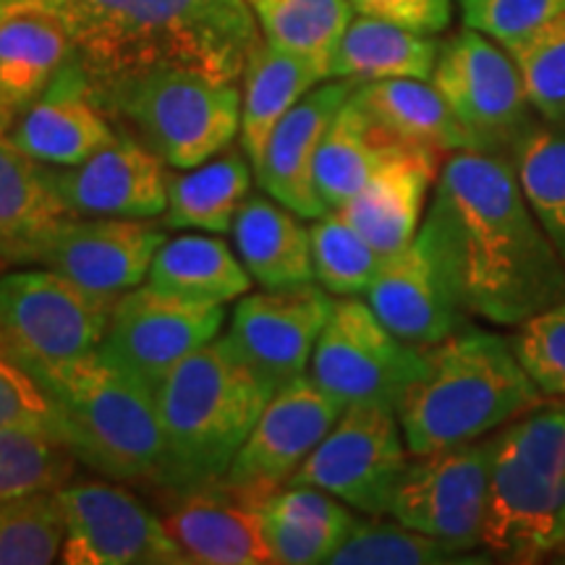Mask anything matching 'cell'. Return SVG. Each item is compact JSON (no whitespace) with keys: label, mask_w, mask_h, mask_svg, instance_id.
<instances>
[{"label":"cell","mask_w":565,"mask_h":565,"mask_svg":"<svg viewBox=\"0 0 565 565\" xmlns=\"http://www.w3.org/2000/svg\"><path fill=\"white\" fill-rule=\"evenodd\" d=\"M419 233L471 320L519 328L565 301V265L511 158L448 154Z\"/></svg>","instance_id":"cell-1"},{"label":"cell","mask_w":565,"mask_h":565,"mask_svg":"<svg viewBox=\"0 0 565 565\" xmlns=\"http://www.w3.org/2000/svg\"><path fill=\"white\" fill-rule=\"evenodd\" d=\"M58 13L95 92L183 68L238 84L263 38L246 0H42Z\"/></svg>","instance_id":"cell-2"},{"label":"cell","mask_w":565,"mask_h":565,"mask_svg":"<svg viewBox=\"0 0 565 565\" xmlns=\"http://www.w3.org/2000/svg\"><path fill=\"white\" fill-rule=\"evenodd\" d=\"M547 401L511 338L463 324L427 349V372L398 404L408 454L424 456L482 440Z\"/></svg>","instance_id":"cell-3"},{"label":"cell","mask_w":565,"mask_h":565,"mask_svg":"<svg viewBox=\"0 0 565 565\" xmlns=\"http://www.w3.org/2000/svg\"><path fill=\"white\" fill-rule=\"evenodd\" d=\"M154 401L162 429L158 490L183 494L225 482L270 393L217 335L166 374Z\"/></svg>","instance_id":"cell-4"},{"label":"cell","mask_w":565,"mask_h":565,"mask_svg":"<svg viewBox=\"0 0 565 565\" xmlns=\"http://www.w3.org/2000/svg\"><path fill=\"white\" fill-rule=\"evenodd\" d=\"M51 395L61 440L76 461L105 479L158 490L162 429L154 391L100 353L24 364Z\"/></svg>","instance_id":"cell-5"},{"label":"cell","mask_w":565,"mask_h":565,"mask_svg":"<svg viewBox=\"0 0 565 565\" xmlns=\"http://www.w3.org/2000/svg\"><path fill=\"white\" fill-rule=\"evenodd\" d=\"M565 545V401L547 398L494 433L482 550L536 563Z\"/></svg>","instance_id":"cell-6"},{"label":"cell","mask_w":565,"mask_h":565,"mask_svg":"<svg viewBox=\"0 0 565 565\" xmlns=\"http://www.w3.org/2000/svg\"><path fill=\"white\" fill-rule=\"evenodd\" d=\"M105 116L175 171L228 150L242 129L238 84L166 68L95 92Z\"/></svg>","instance_id":"cell-7"},{"label":"cell","mask_w":565,"mask_h":565,"mask_svg":"<svg viewBox=\"0 0 565 565\" xmlns=\"http://www.w3.org/2000/svg\"><path fill=\"white\" fill-rule=\"evenodd\" d=\"M424 372L427 349L395 335L359 296L333 303L309 364V377L343 406L374 404L395 412Z\"/></svg>","instance_id":"cell-8"},{"label":"cell","mask_w":565,"mask_h":565,"mask_svg":"<svg viewBox=\"0 0 565 565\" xmlns=\"http://www.w3.org/2000/svg\"><path fill=\"white\" fill-rule=\"evenodd\" d=\"M113 303L51 267L9 270L0 275V343L21 364L87 356L103 343Z\"/></svg>","instance_id":"cell-9"},{"label":"cell","mask_w":565,"mask_h":565,"mask_svg":"<svg viewBox=\"0 0 565 565\" xmlns=\"http://www.w3.org/2000/svg\"><path fill=\"white\" fill-rule=\"evenodd\" d=\"M429 82L469 134L475 152L511 158L540 118L511 53L469 26L440 42Z\"/></svg>","instance_id":"cell-10"},{"label":"cell","mask_w":565,"mask_h":565,"mask_svg":"<svg viewBox=\"0 0 565 565\" xmlns=\"http://www.w3.org/2000/svg\"><path fill=\"white\" fill-rule=\"evenodd\" d=\"M408 461L395 408L351 404L288 484L315 487L364 515H391Z\"/></svg>","instance_id":"cell-11"},{"label":"cell","mask_w":565,"mask_h":565,"mask_svg":"<svg viewBox=\"0 0 565 565\" xmlns=\"http://www.w3.org/2000/svg\"><path fill=\"white\" fill-rule=\"evenodd\" d=\"M223 303L162 291L150 282L121 294L97 353L147 387H158L175 364L221 335Z\"/></svg>","instance_id":"cell-12"},{"label":"cell","mask_w":565,"mask_h":565,"mask_svg":"<svg viewBox=\"0 0 565 565\" xmlns=\"http://www.w3.org/2000/svg\"><path fill=\"white\" fill-rule=\"evenodd\" d=\"M494 433L482 440L412 456L391 515L463 553L482 550Z\"/></svg>","instance_id":"cell-13"},{"label":"cell","mask_w":565,"mask_h":565,"mask_svg":"<svg viewBox=\"0 0 565 565\" xmlns=\"http://www.w3.org/2000/svg\"><path fill=\"white\" fill-rule=\"evenodd\" d=\"M66 565H189V557L137 494L113 479H71L61 490Z\"/></svg>","instance_id":"cell-14"},{"label":"cell","mask_w":565,"mask_h":565,"mask_svg":"<svg viewBox=\"0 0 565 565\" xmlns=\"http://www.w3.org/2000/svg\"><path fill=\"white\" fill-rule=\"evenodd\" d=\"M333 303L320 282L244 294L233 307L225 341L273 395L309 372Z\"/></svg>","instance_id":"cell-15"},{"label":"cell","mask_w":565,"mask_h":565,"mask_svg":"<svg viewBox=\"0 0 565 565\" xmlns=\"http://www.w3.org/2000/svg\"><path fill=\"white\" fill-rule=\"evenodd\" d=\"M343 408L341 401L309 377V372L280 387L270 395L242 450L233 458L225 484L257 498L286 487L333 429Z\"/></svg>","instance_id":"cell-16"},{"label":"cell","mask_w":565,"mask_h":565,"mask_svg":"<svg viewBox=\"0 0 565 565\" xmlns=\"http://www.w3.org/2000/svg\"><path fill=\"white\" fill-rule=\"evenodd\" d=\"M42 173L76 217L152 221L168 204L166 162L124 131L79 166H42Z\"/></svg>","instance_id":"cell-17"},{"label":"cell","mask_w":565,"mask_h":565,"mask_svg":"<svg viewBox=\"0 0 565 565\" xmlns=\"http://www.w3.org/2000/svg\"><path fill=\"white\" fill-rule=\"evenodd\" d=\"M162 244L166 231L150 221L68 215L42 246L38 265L118 299L145 282Z\"/></svg>","instance_id":"cell-18"},{"label":"cell","mask_w":565,"mask_h":565,"mask_svg":"<svg viewBox=\"0 0 565 565\" xmlns=\"http://www.w3.org/2000/svg\"><path fill=\"white\" fill-rule=\"evenodd\" d=\"M263 500L231 484L168 494V534L196 565H273L265 534Z\"/></svg>","instance_id":"cell-19"},{"label":"cell","mask_w":565,"mask_h":565,"mask_svg":"<svg viewBox=\"0 0 565 565\" xmlns=\"http://www.w3.org/2000/svg\"><path fill=\"white\" fill-rule=\"evenodd\" d=\"M116 134L118 129L97 103L87 71L71 58L38 100L21 113L9 137L42 166L71 168L110 145Z\"/></svg>","instance_id":"cell-20"},{"label":"cell","mask_w":565,"mask_h":565,"mask_svg":"<svg viewBox=\"0 0 565 565\" xmlns=\"http://www.w3.org/2000/svg\"><path fill=\"white\" fill-rule=\"evenodd\" d=\"M366 301L395 335L419 349L437 345L471 322L450 294L422 233L404 249L385 257L366 291Z\"/></svg>","instance_id":"cell-21"},{"label":"cell","mask_w":565,"mask_h":565,"mask_svg":"<svg viewBox=\"0 0 565 565\" xmlns=\"http://www.w3.org/2000/svg\"><path fill=\"white\" fill-rule=\"evenodd\" d=\"M443 162L445 154L427 147L391 141L362 192L338 212L383 257H391L412 244L419 233L424 207H427Z\"/></svg>","instance_id":"cell-22"},{"label":"cell","mask_w":565,"mask_h":565,"mask_svg":"<svg viewBox=\"0 0 565 565\" xmlns=\"http://www.w3.org/2000/svg\"><path fill=\"white\" fill-rule=\"evenodd\" d=\"M356 87L359 84L351 79H333L320 82L312 92H307L275 126L263 162L254 168V179L263 192L286 204L303 221H317L330 212L317 192L315 160L324 131Z\"/></svg>","instance_id":"cell-23"},{"label":"cell","mask_w":565,"mask_h":565,"mask_svg":"<svg viewBox=\"0 0 565 565\" xmlns=\"http://www.w3.org/2000/svg\"><path fill=\"white\" fill-rule=\"evenodd\" d=\"M74 58L63 19L42 0H0V131L9 134Z\"/></svg>","instance_id":"cell-24"},{"label":"cell","mask_w":565,"mask_h":565,"mask_svg":"<svg viewBox=\"0 0 565 565\" xmlns=\"http://www.w3.org/2000/svg\"><path fill=\"white\" fill-rule=\"evenodd\" d=\"M301 221L270 194H249L238 210L231 225L233 249L263 288L315 282L312 233Z\"/></svg>","instance_id":"cell-25"},{"label":"cell","mask_w":565,"mask_h":565,"mask_svg":"<svg viewBox=\"0 0 565 565\" xmlns=\"http://www.w3.org/2000/svg\"><path fill=\"white\" fill-rule=\"evenodd\" d=\"M66 217L42 162L0 131V265H38L42 246Z\"/></svg>","instance_id":"cell-26"},{"label":"cell","mask_w":565,"mask_h":565,"mask_svg":"<svg viewBox=\"0 0 565 565\" xmlns=\"http://www.w3.org/2000/svg\"><path fill=\"white\" fill-rule=\"evenodd\" d=\"M242 79L244 95L238 145L252 160V166L257 168L263 162L275 126L307 92H312L320 82H328V76L317 63L275 45L263 34L249 51Z\"/></svg>","instance_id":"cell-27"},{"label":"cell","mask_w":565,"mask_h":565,"mask_svg":"<svg viewBox=\"0 0 565 565\" xmlns=\"http://www.w3.org/2000/svg\"><path fill=\"white\" fill-rule=\"evenodd\" d=\"M353 100L385 139L408 147H427L448 158L471 150L469 134L456 121L433 82L380 79L353 89Z\"/></svg>","instance_id":"cell-28"},{"label":"cell","mask_w":565,"mask_h":565,"mask_svg":"<svg viewBox=\"0 0 565 565\" xmlns=\"http://www.w3.org/2000/svg\"><path fill=\"white\" fill-rule=\"evenodd\" d=\"M263 515L275 563L286 565L330 563L359 524V515L343 500L315 487L294 484L267 494Z\"/></svg>","instance_id":"cell-29"},{"label":"cell","mask_w":565,"mask_h":565,"mask_svg":"<svg viewBox=\"0 0 565 565\" xmlns=\"http://www.w3.org/2000/svg\"><path fill=\"white\" fill-rule=\"evenodd\" d=\"M254 166L242 145H231L202 166L168 175V204L162 228L228 233L252 194Z\"/></svg>","instance_id":"cell-30"},{"label":"cell","mask_w":565,"mask_h":565,"mask_svg":"<svg viewBox=\"0 0 565 565\" xmlns=\"http://www.w3.org/2000/svg\"><path fill=\"white\" fill-rule=\"evenodd\" d=\"M440 55V42L433 34H419L372 17L351 19L338 42L330 79L356 84L380 79H433Z\"/></svg>","instance_id":"cell-31"},{"label":"cell","mask_w":565,"mask_h":565,"mask_svg":"<svg viewBox=\"0 0 565 565\" xmlns=\"http://www.w3.org/2000/svg\"><path fill=\"white\" fill-rule=\"evenodd\" d=\"M147 282L189 299L228 303L249 294L252 275L223 238L196 231L166 238L154 254Z\"/></svg>","instance_id":"cell-32"},{"label":"cell","mask_w":565,"mask_h":565,"mask_svg":"<svg viewBox=\"0 0 565 565\" xmlns=\"http://www.w3.org/2000/svg\"><path fill=\"white\" fill-rule=\"evenodd\" d=\"M387 145L391 139L374 129L351 95L349 103L338 110L333 124L328 126L317 150L315 183L324 207L341 210L345 202L362 192L374 168L383 160Z\"/></svg>","instance_id":"cell-33"},{"label":"cell","mask_w":565,"mask_h":565,"mask_svg":"<svg viewBox=\"0 0 565 565\" xmlns=\"http://www.w3.org/2000/svg\"><path fill=\"white\" fill-rule=\"evenodd\" d=\"M259 32L320 66L330 79V63L353 19L351 0H246Z\"/></svg>","instance_id":"cell-34"},{"label":"cell","mask_w":565,"mask_h":565,"mask_svg":"<svg viewBox=\"0 0 565 565\" xmlns=\"http://www.w3.org/2000/svg\"><path fill=\"white\" fill-rule=\"evenodd\" d=\"M511 160L534 215L565 265V124L536 118Z\"/></svg>","instance_id":"cell-35"},{"label":"cell","mask_w":565,"mask_h":565,"mask_svg":"<svg viewBox=\"0 0 565 565\" xmlns=\"http://www.w3.org/2000/svg\"><path fill=\"white\" fill-rule=\"evenodd\" d=\"M490 557H466L448 542L416 532L401 521H383V515L359 519L349 540L330 557V565H445L487 563Z\"/></svg>","instance_id":"cell-36"},{"label":"cell","mask_w":565,"mask_h":565,"mask_svg":"<svg viewBox=\"0 0 565 565\" xmlns=\"http://www.w3.org/2000/svg\"><path fill=\"white\" fill-rule=\"evenodd\" d=\"M312 233L315 282L328 294L366 296L385 257L338 210L324 212L309 225Z\"/></svg>","instance_id":"cell-37"},{"label":"cell","mask_w":565,"mask_h":565,"mask_svg":"<svg viewBox=\"0 0 565 565\" xmlns=\"http://www.w3.org/2000/svg\"><path fill=\"white\" fill-rule=\"evenodd\" d=\"M76 456L58 435L0 429V503L32 492L61 490L76 475Z\"/></svg>","instance_id":"cell-38"},{"label":"cell","mask_w":565,"mask_h":565,"mask_svg":"<svg viewBox=\"0 0 565 565\" xmlns=\"http://www.w3.org/2000/svg\"><path fill=\"white\" fill-rule=\"evenodd\" d=\"M66 519L58 490L0 503V565L61 563Z\"/></svg>","instance_id":"cell-39"},{"label":"cell","mask_w":565,"mask_h":565,"mask_svg":"<svg viewBox=\"0 0 565 565\" xmlns=\"http://www.w3.org/2000/svg\"><path fill=\"white\" fill-rule=\"evenodd\" d=\"M508 53L536 116L547 124H565V13Z\"/></svg>","instance_id":"cell-40"},{"label":"cell","mask_w":565,"mask_h":565,"mask_svg":"<svg viewBox=\"0 0 565 565\" xmlns=\"http://www.w3.org/2000/svg\"><path fill=\"white\" fill-rule=\"evenodd\" d=\"M511 343L542 395L565 401V301L519 324Z\"/></svg>","instance_id":"cell-41"},{"label":"cell","mask_w":565,"mask_h":565,"mask_svg":"<svg viewBox=\"0 0 565 565\" xmlns=\"http://www.w3.org/2000/svg\"><path fill=\"white\" fill-rule=\"evenodd\" d=\"M565 13V0H461L463 26L511 51Z\"/></svg>","instance_id":"cell-42"},{"label":"cell","mask_w":565,"mask_h":565,"mask_svg":"<svg viewBox=\"0 0 565 565\" xmlns=\"http://www.w3.org/2000/svg\"><path fill=\"white\" fill-rule=\"evenodd\" d=\"M0 429L58 435V412L40 380L0 343Z\"/></svg>","instance_id":"cell-43"},{"label":"cell","mask_w":565,"mask_h":565,"mask_svg":"<svg viewBox=\"0 0 565 565\" xmlns=\"http://www.w3.org/2000/svg\"><path fill=\"white\" fill-rule=\"evenodd\" d=\"M353 11L362 17L404 26L419 34H440L454 19L450 0H351Z\"/></svg>","instance_id":"cell-44"},{"label":"cell","mask_w":565,"mask_h":565,"mask_svg":"<svg viewBox=\"0 0 565 565\" xmlns=\"http://www.w3.org/2000/svg\"><path fill=\"white\" fill-rule=\"evenodd\" d=\"M557 557H563V561H565V545L561 547V553H557Z\"/></svg>","instance_id":"cell-45"}]
</instances>
